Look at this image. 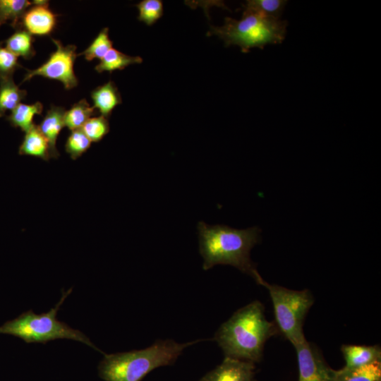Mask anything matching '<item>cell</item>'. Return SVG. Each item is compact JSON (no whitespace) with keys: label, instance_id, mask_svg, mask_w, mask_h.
Instances as JSON below:
<instances>
[{"label":"cell","instance_id":"cell-26","mask_svg":"<svg viewBox=\"0 0 381 381\" xmlns=\"http://www.w3.org/2000/svg\"><path fill=\"white\" fill-rule=\"evenodd\" d=\"M91 142L100 141L109 131L108 119L99 116L90 118L81 128Z\"/></svg>","mask_w":381,"mask_h":381},{"label":"cell","instance_id":"cell-19","mask_svg":"<svg viewBox=\"0 0 381 381\" xmlns=\"http://www.w3.org/2000/svg\"><path fill=\"white\" fill-rule=\"evenodd\" d=\"M143 59L140 56L127 55L117 49L111 48L104 56L100 59L95 66L98 73L107 71L111 73L114 71L123 70L133 64H141Z\"/></svg>","mask_w":381,"mask_h":381},{"label":"cell","instance_id":"cell-4","mask_svg":"<svg viewBox=\"0 0 381 381\" xmlns=\"http://www.w3.org/2000/svg\"><path fill=\"white\" fill-rule=\"evenodd\" d=\"M287 21L265 16L243 9L242 18H226L222 26H210L207 35H216L226 47L237 45L243 52L251 48L262 49L267 44L282 43L286 33Z\"/></svg>","mask_w":381,"mask_h":381},{"label":"cell","instance_id":"cell-25","mask_svg":"<svg viewBox=\"0 0 381 381\" xmlns=\"http://www.w3.org/2000/svg\"><path fill=\"white\" fill-rule=\"evenodd\" d=\"M138 19L147 25L156 23L163 15V3L160 0H143L137 4Z\"/></svg>","mask_w":381,"mask_h":381},{"label":"cell","instance_id":"cell-3","mask_svg":"<svg viewBox=\"0 0 381 381\" xmlns=\"http://www.w3.org/2000/svg\"><path fill=\"white\" fill-rule=\"evenodd\" d=\"M200 341L180 344L159 340L144 349L104 353L98 375L104 381H140L152 370L174 363L186 347Z\"/></svg>","mask_w":381,"mask_h":381},{"label":"cell","instance_id":"cell-30","mask_svg":"<svg viewBox=\"0 0 381 381\" xmlns=\"http://www.w3.org/2000/svg\"><path fill=\"white\" fill-rule=\"evenodd\" d=\"M0 25H1V23H0Z\"/></svg>","mask_w":381,"mask_h":381},{"label":"cell","instance_id":"cell-29","mask_svg":"<svg viewBox=\"0 0 381 381\" xmlns=\"http://www.w3.org/2000/svg\"><path fill=\"white\" fill-rule=\"evenodd\" d=\"M253 381H255V380H253Z\"/></svg>","mask_w":381,"mask_h":381},{"label":"cell","instance_id":"cell-21","mask_svg":"<svg viewBox=\"0 0 381 381\" xmlns=\"http://www.w3.org/2000/svg\"><path fill=\"white\" fill-rule=\"evenodd\" d=\"M95 109L83 99L65 111L64 125L71 131L81 129L86 121L95 114Z\"/></svg>","mask_w":381,"mask_h":381},{"label":"cell","instance_id":"cell-24","mask_svg":"<svg viewBox=\"0 0 381 381\" xmlns=\"http://www.w3.org/2000/svg\"><path fill=\"white\" fill-rule=\"evenodd\" d=\"M91 143L82 129L72 131L66 140L65 150L73 159H76L90 148Z\"/></svg>","mask_w":381,"mask_h":381},{"label":"cell","instance_id":"cell-17","mask_svg":"<svg viewBox=\"0 0 381 381\" xmlns=\"http://www.w3.org/2000/svg\"><path fill=\"white\" fill-rule=\"evenodd\" d=\"M43 109L42 103L37 102L32 104L20 103L6 119L14 128H20L25 133L35 124L33 118L36 114H41Z\"/></svg>","mask_w":381,"mask_h":381},{"label":"cell","instance_id":"cell-22","mask_svg":"<svg viewBox=\"0 0 381 381\" xmlns=\"http://www.w3.org/2000/svg\"><path fill=\"white\" fill-rule=\"evenodd\" d=\"M285 0H248L243 4V9L250 10L265 16L279 18L286 6Z\"/></svg>","mask_w":381,"mask_h":381},{"label":"cell","instance_id":"cell-7","mask_svg":"<svg viewBox=\"0 0 381 381\" xmlns=\"http://www.w3.org/2000/svg\"><path fill=\"white\" fill-rule=\"evenodd\" d=\"M56 45V50L52 52L46 62L34 70H28L22 81L24 83L35 76H42L63 83L67 90L77 86L78 80L75 75L73 65L77 57L76 47L73 44L64 46L57 40H52Z\"/></svg>","mask_w":381,"mask_h":381},{"label":"cell","instance_id":"cell-13","mask_svg":"<svg viewBox=\"0 0 381 381\" xmlns=\"http://www.w3.org/2000/svg\"><path fill=\"white\" fill-rule=\"evenodd\" d=\"M341 350L346 361L345 368L363 366L381 359V349L377 345H342Z\"/></svg>","mask_w":381,"mask_h":381},{"label":"cell","instance_id":"cell-1","mask_svg":"<svg viewBox=\"0 0 381 381\" xmlns=\"http://www.w3.org/2000/svg\"><path fill=\"white\" fill-rule=\"evenodd\" d=\"M200 253L207 270L216 265L234 266L253 277L258 284L262 277L251 261V249L260 241V229L253 226L238 229L226 225H198Z\"/></svg>","mask_w":381,"mask_h":381},{"label":"cell","instance_id":"cell-16","mask_svg":"<svg viewBox=\"0 0 381 381\" xmlns=\"http://www.w3.org/2000/svg\"><path fill=\"white\" fill-rule=\"evenodd\" d=\"M26 95V90L20 89L13 77L0 79V117L15 109Z\"/></svg>","mask_w":381,"mask_h":381},{"label":"cell","instance_id":"cell-11","mask_svg":"<svg viewBox=\"0 0 381 381\" xmlns=\"http://www.w3.org/2000/svg\"><path fill=\"white\" fill-rule=\"evenodd\" d=\"M66 110L62 107L52 105L47 111L40 124V130L47 139L50 147V155L57 158L59 153L56 148V140L64 125V114Z\"/></svg>","mask_w":381,"mask_h":381},{"label":"cell","instance_id":"cell-27","mask_svg":"<svg viewBox=\"0 0 381 381\" xmlns=\"http://www.w3.org/2000/svg\"><path fill=\"white\" fill-rule=\"evenodd\" d=\"M20 67L18 56L0 42V79L13 77L15 71Z\"/></svg>","mask_w":381,"mask_h":381},{"label":"cell","instance_id":"cell-10","mask_svg":"<svg viewBox=\"0 0 381 381\" xmlns=\"http://www.w3.org/2000/svg\"><path fill=\"white\" fill-rule=\"evenodd\" d=\"M32 5L25 12L19 27L32 35H50L55 28L57 16L49 8V2Z\"/></svg>","mask_w":381,"mask_h":381},{"label":"cell","instance_id":"cell-2","mask_svg":"<svg viewBox=\"0 0 381 381\" xmlns=\"http://www.w3.org/2000/svg\"><path fill=\"white\" fill-rule=\"evenodd\" d=\"M276 332V326L265 317L262 304L255 301L224 322L214 339L225 356L254 363L260 361L266 341Z\"/></svg>","mask_w":381,"mask_h":381},{"label":"cell","instance_id":"cell-5","mask_svg":"<svg viewBox=\"0 0 381 381\" xmlns=\"http://www.w3.org/2000/svg\"><path fill=\"white\" fill-rule=\"evenodd\" d=\"M71 291L72 288L62 291L60 300L47 313L36 314L32 310H29L6 322L0 326V334L17 337L28 344H46L60 339H71L82 342L104 354L83 332L56 318L61 306Z\"/></svg>","mask_w":381,"mask_h":381},{"label":"cell","instance_id":"cell-14","mask_svg":"<svg viewBox=\"0 0 381 381\" xmlns=\"http://www.w3.org/2000/svg\"><path fill=\"white\" fill-rule=\"evenodd\" d=\"M93 107L98 109L101 116L109 118L113 109L121 104L122 99L117 87L112 81L100 85L91 92Z\"/></svg>","mask_w":381,"mask_h":381},{"label":"cell","instance_id":"cell-20","mask_svg":"<svg viewBox=\"0 0 381 381\" xmlns=\"http://www.w3.org/2000/svg\"><path fill=\"white\" fill-rule=\"evenodd\" d=\"M32 5V1L27 0H0V23L10 22L14 28L20 26L21 19Z\"/></svg>","mask_w":381,"mask_h":381},{"label":"cell","instance_id":"cell-12","mask_svg":"<svg viewBox=\"0 0 381 381\" xmlns=\"http://www.w3.org/2000/svg\"><path fill=\"white\" fill-rule=\"evenodd\" d=\"M18 153L21 155L38 157L45 161L49 159L51 155L49 142L37 125L34 124L25 133Z\"/></svg>","mask_w":381,"mask_h":381},{"label":"cell","instance_id":"cell-23","mask_svg":"<svg viewBox=\"0 0 381 381\" xmlns=\"http://www.w3.org/2000/svg\"><path fill=\"white\" fill-rule=\"evenodd\" d=\"M113 42L109 37L108 28H103L96 36L92 43L78 56L83 55L85 59L90 61L94 59H102L112 48Z\"/></svg>","mask_w":381,"mask_h":381},{"label":"cell","instance_id":"cell-9","mask_svg":"<svg viewBox=\"0 0 381 381\" xmlns=\"http://www.w3.org/2000/svg\"><path fill=\"white\" fill-rule=\"evenodd\" d=\"M254 363L225 356L222 363L203 377L206 381H253Z\"/></svg>","mask_w":381,"mask_h":381},{"label":"cell","instance_id":"cell-18","mask_svg":"<svg viewBox=\"0 0 381 381\" xmlns=\"http://www.w3.org/2000/svg\"><path fill=\"white\" fill-rule=\"evenodd\" d=\"M32 35L21 27L6 40L5 47L16 56L30 59L35 54Z\"/></svg>","mask_w":381,"mask_h":381},{"label":"cell","instance_id":"cell-15","mask_svg":"<svg viewBox=\"0 0 381 381\" xmlns=\"http://www.w3.org/2000/svg\"><path fill=\"white\" fill-rule=\"evenodd\" d=\"M335 381H381V361L337 370Z\"/></svg>","mask_w":381,"mask_h":381},{"label":"cell","instance_id":"cell-6","mask_svg":"<svg viewBox=\"0 0 381 381\" xmlns=\"http://www.w3.org/2000/svg\"><path fill=\"white\" fill-rule=\"evenodd\" d=\"M259 284L269 291L276 322L285 337L294 346L306 340L303 322L314 301L311 293L307 289L296 291L270 284L263 279Z\"/></svg>","mask_w":381,"mask_h":381},{"label":"cell","instance_id":"cell-8","mask_svg":"<svg viewBox=\"0 0 381 381\" xmlns=\"http://www.w3.org/2000/svg\"><path fill=\"white\" fill-rule=\"evenodd\" d=\"M294 347L297 353L298 381H335L337 370L328 366L314 345L305 340Z\"/></svg>","mask_w":381,"mask_h":381},{"label":"cell","instance_id":"cell-28","mask_svg":"<svg viewBox=\"0 0 381 381\" xmlns=\"http://www.w3.org/2000/svg\"><path fill=\"white\" fill-rule=\"evenodd\" d=\"M199 381H206L204 377H202L201 380H200Z\"/></svg>","mask_w":381,"mask_h":381}]
</instances>
